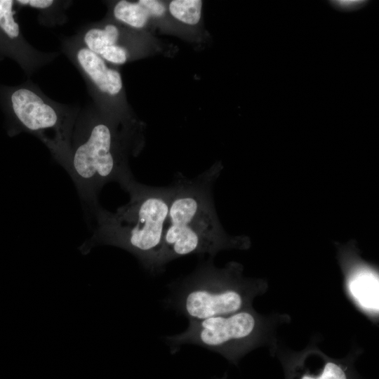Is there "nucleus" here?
<instances>
[{"instance_id": "f257e3e1", "label": "nucleus", "mask_w": 379, "mask_h": 379, "mask_svg": "<svg viewBox=\"0 0 379 379\" xmlns=\"http://www.w3.org/2000/svg\"><path fill=\"white\" fill-rule=\"evenodd\" d=\"M119 184L128 193V202L114 212L100 205L91 209L95 225L79 250L87 254L98 245L119 247L135 256L149 272H161L166 265L164 239L171 187L145 185L137 182L132 173Z\"/></svg>"}, {"instance_id": "f03ea898", "label": "nucleus", "mask_w": 379, "mask_h": 379, "mask_svg": "<svg viewBox=\"0 0 379 379\" xmlns=\"http://www.w3.org/2000/svg\"><path fill=\"white\" fill-rule=\"evenodd\" d=\"M222 166L216 164L197 177L177 178L171 185L167 226L164 239L166 265L192 254L211 258L227 249H248L250 239L231 236L222 226L215 208L213 187Z\"/></svg>"}, {"instance_id": "7ed1b4c3", "label": "nucleus", "mask_w": 379, "mask_h": 379, "mask_svg": "<svg viewBox=\"0 0 379 379\" xmlns=\"http://www.w3.org/2000/svg\"><path fill=\"white\" fill-rule=\"evenodd\" d=\"M242 270V266L235 262L216 267L210 258L190 275L171 285L168 304L189 321L247 309L260 284L244 278Z\"/></svg>"}, {"instance_id": "20e7f679", "label": "nucleus", "mask_w": 379, "mask_h": 379, "mask_svg": "<svg viewBox=\"0 0 379 379\" xmlns=\"http://www.w3.org/2000/svg\"><path fill=\"white\" fill-rule=\"evenodd\" d=\"M117 135L107 124L88 119L72 132L67 152L60 161L81 197L91 209L109 182H119L131 173Z\"/></svg>"}, {"instance_id": "39448f33", "label": "nucleus", "mask_w": 379, "mask_h": 379, "mask_svg": "<svg viewBox=\"0 0 379 379\" xmlns=\"http://www.w3.org/2000/svg\"><path fill=\"white\" fill-rule=\"evenodd\" d=\"M260 320L251 310L189 321L182 333L165 337L172 353L183 345L192 344L221 354L237 363L251 349L258 338Z\"/></svg>"}, {"instance_id": "423d86ee", "label": "nucleus", "mask_w": 379, "mask_h": 379, "mask_svg": "<svg viewBox=\"0 0 379 379\" xmlns=\"http://www.w3.org/2000/svg\"><path fill=\"white\" fill-rule=\"evenodd\" d=\"M11 102L15 117L27 131L39 135L44 141L48 131L53 132L55 145L52 153L60 162L68 148L72 123L32 88L16 89L11 94Z\"/></svg>"}, {"instance_id": "0eeeda50", "label": "nucleus", "mask_w": 379, "mask_h": 379, "mask_svg": "<svg viewBox=\"0 0 379 379\" xmlns=\"http://www.w3.org/2000/svg\"><path fill=\"white\" fill-rule=\"evenodd\" d=\"M337 246L339 262L352 296L361 308L376 312L378 309L377 268L361 258L354 241Z\"/></svg>"}, {"instance_id": "6e6552de", "label": "nucleus", "mask_w": 379, "mask_h": 379, "mask_svg": "<svg viewBox=\"0 0 379 379\" xmlns=\"http://www.w3.org/2000/svg\"><path fill=\"white\" fill-rule=\"evenodd\" d=\"M286 379H358L352 364L308 352L284 363Z\"/></svg>"}, {"instance_id": "1a4fd4ad", "label": "nucleus", "mask_w": 379, "mask_h": 379, "mask_svg": "<svg viewBox=\"0 0 379 379\" xmlns=\"http://www.w3.org/2000/svg\"><path fill=\"white\" fill-rule=\"evenodd\" d=\"M74 57L88 81L100 93L114 96L121 91L123 84L120 73L108 67L99 55L82 44L75 50Z\"/></svg>"}, {"instance_id": "9d476101", "label": "nucleus", "mask_w": 379, "mask_h": 379, "mask_svg": "<svg viewBox=\"0 0 379 379\" xmlns=\"http://www.w3.org/2000/svg\"><path fill=\"white\" fill-rule=\"evenodd\" d=\"M116 19L135 28L143 27L149 17L148 11L139 3L119 1L114 6Z\"/></svg>"}, {"instance_id": "9b49d317", "label": "nucleus", "mask_w": 379, "mask_h": 379, "mask_svg": "<svg viewBox=\"0 0 379 379\" xmlns=\"http://www.w3.org/2000/svg\"><path fill=\"white\" fill-rule=\"evenodd\" d=\"M200 0H174L169 4L171 14L178 20L188 25L199 22L201 13Z\"/></svg>"}, {"instance_id": "f8f14e48", "label": "nucleus", "mask_w": 379, "mask_h": 379, "mask_svg": "<svg viewBox=\"0 0 379 379\" xmlns=\"http://www.w3.org/2000/svg\"><path fill=\"white\" fill-rule=\"evenodd\" d=\"M13 1L0 0V28L11 39L20 36L19 25L14 18Z\"/></svg>"}, {"instance_id": "ddd939ff", "label": "nucleus", "mask_w": 379, "mask_h": 379, "mask_svg": "<svg viewBox=\"0 0 379 379\" xmlns=\"http://www.w3.org/2000/svg\"><path fill=\"white\" fill-rule=\"evenodd\" d=\"M331 6L335 9L342 12H351L364 8L368 3L364 0H337L329 1Z\"/></svg>"}, {"instance_id": "4468645a", "label": "nucleus", "mask_w": 379, "mask_h": 379, "mask_svg": "<svg viewBox=\"0 0 379 379\" xmlns=\"http://www.w3.org/2000/svg\"><path fill=\"white\" fill-rule=\"evenodd\" d=\"M138 2L148 11L149 15L159 17L166 11L165 6L156 0H140Z\"/></svg>"}, {"instance_id": "2eb2a0df", "label": "nucleus", "mask_w": 379, "mask_h": 379, "mask_svg": "<svg viewBox=\"0 0 379 379\" xmlns=\"http://www.w3.org/2000/svg\"><path fill=\"white\" fill-rule=\"evenodd\" d=\"M18 2L39 9L48 8L54 4L53 0H19Z\"/></svg>"}, {"instance_id": "dca6fc26", "label": "nucleus", "mask_w": 379, "mask_h": 379, "mask_svg": "<svg viewBox=\"0 0 379 379\" xmlns=\"http://www.w3.org/2000/svg\"><path fill=\"white\" fill-rule=\"evenodd\" d=\"M220 379H226V377H223V378H220Z\"/></svg>"}]
</instances>
